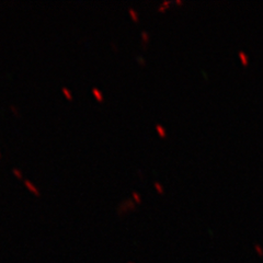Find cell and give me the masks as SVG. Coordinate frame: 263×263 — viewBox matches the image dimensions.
Returning a JSON list of instances; mask_svg holds the SVG:
<instances>
[{
    "instance_id": "1",
    "label": "cell",
    "mask_w": 263,
    "mask_h": 263,
    "mask_svg": "<svg viewBox=\"0 0 263 263\" xmlns=\"http://www.w3.org/2000/svg\"><path fill=\"white\" fill-rule=\"evenodd\" d=\"M24 185H25V187H27L31 193H33V194L36 195V196H40L41 192L38 190V187H37L32 181H30V180H24Z\"/></svg>"
},
{
    "instance_id": "2",
    "label": "cell",
    "mask_w": 263,
    "mask_h": 263,
    "mask_svg": "<svg viewBox=\"0 0 263 263\" xmlns=\"http://www.w3.org/2000/svg\"><path fill=\"white\" fill-rule=\"evenodd\" d=\"M91 92H92V94H93V97H94L95 99H97V101H99V102H102V101L104 100V94H103V92L99 89V88H97V87H93L92 88V90H91Z\"/></svg>"
},
{
    "instance_id": "3",
    "label": "cell",
    "mask_w": 263,
    "mask_h": 263,
    "mask_svg": "<svg viewBox=\"0 0 263 263\" xmlns=\"http://www.w3.org/2000/svg\"><path fill=\"white\" fill-rule=\"evenodd\" d=\"M155 128H156V131H157V133H158V135L160 137H162L163 138V137L167 136V129H166L161 124H156Z\"/></svg>"
},
{
    "instance_id": "4",
    "label": "cell",
    "mask_w": 263,
    "mask_h": 263,
    "mask_svg": "<svg viewBox=\"0 0 263 263\" xmlns=\"http://www.w3.org/2000/svg\"><path fill=\"white\" fill-rule=\"evenodd\" d=\"M238 56H239V58H240L242 65L247 66V65H248V63H249V57H248L247 53H245L243 50H240V52H239V54H238Z\"/></svg>"
},
{
    "instance_id": "5",
    "label": "cell",
    "mask_w": 263,
    "mask_h": 263,
    "mask_svg": "<svg viewBox=\"0 0 263 263\" xmlns=\"http://www.w3.org/2000/svg\"><path fill=\"white\" fill-rule=\"evenodd\" d=\"M128 13H129V15H131V18H132V20H133V21L137 22V21L139 20V15H138L137 11L134 9V8L129 7V8H128Z\"/></svg>"
},
{
    "instance_id": "6",
    "label": "cell",
    "mask_w": 263,
    "mask_h": 263,
    "mask_svg": "<svg viewBox=\"0 0 263 263\" xmlns=\"http://www.w3.org/2000/svg\"><path fill=\"white\" fill-rule=\"evenodd\" d=\"M141 42H143V44H144V45H146V44H147V43L149 42V40H150L149 33H148L147 31H141Z\"/></svg>"
},
{
    "instance_id": "7",
    "label": "cell",
    "mask_w": 263,
    "mask_h": 263,
    "mask_svg": "<svg viewBox=\"0 0 263 263\" xmlns=\"http://www.w3.org/2000/svg\"><path fill=\"white\" fill-rule=\"evenodd\" d=\"M62 92H63V94L66 97V99H68V100H71L73 99V92L70 89H68L67 87H63L62 88Z\"/></svg>"
},
{
    "instance_id": "8",
    "label": "cell",
    "mask_w": 263,
    "mask_h": 263,
    "mask_svg": "<svg viewBox=\"0 0 263 263\" xmlns=\"http://www.w3.org/2000/svg\"><path fill=\"white\" fill-rule=\"evenodd\" d=\"M154 186H155V189L158 191V193H160V194H163V192H164V189H163V186L161 185V183H160V182L155 181Z\"/></svg>"
},
{
    "instance_id": "9",
    "label": "cell",
    "mask_w": 263,
    "mask_h": 263,
    "mask_svg": "<svg viewBox=\"0 0 263 263\" xmlns=\"http://www.w3.org/2000/svg\"><path fill=\"white\" fill-rule=\"evenodd\" d=\"M132 196H133V199H134V202H135V203H141V196L138 192H133Z\"/></svg>"
},
{
    "instance_id": "10",
    "label": "cell",
    "mask_w": 263,
    "mask_h": 263,
    "mask_svg": "<svg viewBox=\"0 0 263 263\" xmlns=\"http://www.w3.org/2000/svg\"><path fill=\"white\" fill-rule=\"evenodd\" d=\"M12 173H13V174L17 178H19V179H22V178H23L22 171H21L20 169H18V168H13V169H12Z\"/></svg>"
},
{
    "instance_id": "11",
    "label": "cell",
    "mask_w": 263,
    "mask_h": 263,
    "mask_svg": "<svg viewBox=\"0 0 263 263\" xmlns=\"http://www.w3.org/2000/svg\"><path fill=\"white\" fill-rule=\"evenodd\" d=\"M10 110L12 111V113H13L14 115H18V116L20 115V111H19V109L15 106V105H11V106H10Z\"/></svg>"
},
{
    "instance_id": "12",
    "label": "cell",
    "mask_w": 263,
    "mask_h": 263,
    "mask_svg": "<svg viewBox=\"0 0 263 263\" xmlns=\"http://www.w3.org/2000/svg\"><path fill=\"white\" fill-rule=\"evenodd\" d=\"M136 59H137V60H138V63L141 64V65H145V64H146L145 58H144V57H141V56H137Z\"/></svg>"
},
{
    "instance_id": "13",
    "label": "cell",
    "mask_w": 263,
    "mask_h": 263,
    "mask_svg": "<svg viewBox=\"0 0 263 263\" xmlns=\"http://www.w3.org/2000/svg\"><path fill=\"white\" fill-rule=\"evenodd\" d=\"M170 2H171L170 0H164V1H163V2H162V5H163V6H166V7H168V6L170 5Z\"/></svg>"
},
{
    "instance_id": "14",
    "label": "cell",
    "mask_w": 263,
    "mask_h": 263,
    "mask_svg": "<svg viewBox=\"0 0 263 263\" xmlns=\"http://www.w3.org/2000/svg\"><path fill=\"white\" fill-rule=\"evenodd\" d=\"M111 44H112V47H113V48H115V50H118V46H116V43H114V42H112Z\"/></svg>"
},
{
    "instance_id": "15",
    "label": "cell",
    "mask_w": 263,
    "mask_h": 263,
    "mask_svg": "<svg viewBox=\"0 0 263 263\" xmlns=\"http://www.w3.org/2000/svg\"><path fill=\"white\" fill-rule=\"evenodd\" d=\"M177 3H182V0H176Z\"/></svg>"
},
{
    "instance_id": "16",
    "label": "cell",
    "mask_w": 263,
    "mask_h": 263,
    "mask_svg": "<svg viewBox=\"0 0 263 263\" xmlns=\"http://www.w3.org/2000/svg\"><path fill=\"white\" fill-rule=\"evenodd\" d=\"M0 157H1V151H0Z\"/></svg>"
}]
</instances>
